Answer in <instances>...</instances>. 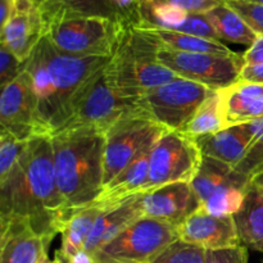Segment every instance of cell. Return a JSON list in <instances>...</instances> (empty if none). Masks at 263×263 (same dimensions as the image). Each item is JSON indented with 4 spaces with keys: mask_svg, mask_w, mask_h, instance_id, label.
Wrapping results in <instances>:
<instances>
[{
    "mask_svg": "<svg viewBox=\"0 0 263 263\" xmlns=\"http://www.w3.org/2000/svg\"><path fill=\"white\" fill-rule=\"evenodd\" d=\"M235 168L249 179H252L256 172L263 168V134L251 144L244 159Z\"/></svg>",
    "mask_w": 263,
    "mask_h": 263,
    "instance_id": "836d02e7",
    "label": "cell"
},
{
    "mask_svg": "<svg viewBox=\"0 0 263 263\" xmlns=\"http://www.w3.org/2000/svg\"><path fill=\"white\" fill-rule=\"evenodd\" d=\"M139 28L148 33L153 40L159 44L163 49L185 53H208V54H234L235 51L226 46L222 41L213 39L199 37V36L187 35L177 31L164 30V28L151 26L148 23H141Z\"/></svg>",
    "mask_w": 263,
    "mask_h": 263,
    "instance_id": "603a6c76",
    "label": "cell"
},
{
    "mask_svg": "<svg viewBox=\"0 0 263 263\" xmlns=\"http://www.w3.org/2000/svg\"><path fill=\"white\" fill-rule=\"evenodd\" d=\"M203 156L236 167L246 157L252 140L243 125L229 126L218 133L195 139Z\"/></svg>",
    "mask_w": 263,
    "mask_h": 263,
    "instance_id": "44dd1931",
    "label": "cell"
},
{
    "mask_svg": "<svg viewBox=\"0 0 263 263\" xmlns=\"http://www.w3.org/2000/svg\"><path fill=\"white\" fill-rule=\"evenodd\" d=\"M157 58L179 77L198 82L212 90L225 89L239 81L246 66L243 54L185 53L159 49Z\"/></svg>",
    "mask_w": 263,
    "mask_h": 263,
    "instance_id": "30bf717a",
    "label": "cell"
},
{
    "mask_svg": "<svg viewBox=\"0 0 263 263\" xmlns=\"http://www.w3.org/2000/svg\"><path fill=\"white\" fill-rule=\"evenodd\" d=\"M243 58L246 64L263 63V35L258 36L256 41L244 51Z\"/></svg>",
    "mask_w": 263,
    "mask_h": 263,
    "instance_id": "8d00e7d4",
    "label": "cell"
},
{
    "mask_svg": "<svg viewBox=\"0 0 263 263\" xmlns=\"http://www.w3.org/2000/svg\"><path fill=\"white\" fill-rule=\"evenodd\" d=\"M207 249L182 240H176L151 263H205Z\"/></svg>",
    "mask_w": 263,
    "mask_h": 263,
    "instance_id": "f1b7e54d",
    "label": "cell"
},
{
    "mask_svg": "<svg viewBox=\"0 0 263 263\" xmlns=\"http://www.w3.org/2000/svg\"><path fill=\"white\" fill-rule=\"evenodd\" d=\"M151 152L152 148L143 152L133 163L128 164L109 184L105 185L100 197L95 200L103 210L120 205L130 198L144 193L149 177Z\"/></svg>",
    "mask_w": 263,
    "mask_h": 263,
    "instance_id": "e0dca14e",
    "label": "cell"
},
{
    "mask_svg": "<svg viewBox=\"0 0 263 263\" xmlns=\"http://www.w3.org/2000/svg\"><path fill=\"white\" fill-rule=\"evenodd\" d=\"M153 4H171L186 10L187 13L205 14L218 5L225 4L226 0H151Z\"/></svg>",
    "mask_w": 263,
    "mask_h": 263,
    "instance_id": "d590c367",
    "label": "cell"
},
{
    "mask_svg": "<svg viewBox=\"0 0 263 263\" xmlns=\"http://www.w3.org/2000/svg\"><path fill=\"white\" fill-rule=\"evenodd\" d=\"M177 32L187 33V35L199 36V37L213 39V40H220V36L216 32L213 26L205 17V14H198V13H189L186 21L177 28Z\"/></svg>",
    "mask_w": 263,
    "mask_h": 263,
    "instance_id": "1f68e13d",
    "label": "cell"
},
{
    "mask_svg": "<svg viewBox=\"0 0 263 263\" xmlns=\"http://www.w3.org/2000/svg\"><path fill=\"white\" fill-rule=\"evenodd\" d=\"M205 17L218 33L221 41L226 40L229 43L247 45L249 48L258 37V35L247 25L246 21L226 3L205 13Z\"/></svg>",
    "mask_w": 263,
    "mask_h": 263,
    "instance_id": "484cf974",
    "label": "cell"
},
{
    "mask_svg": "<svg viewBox=\"0 0 263 263\" xmlns=\"http://www.w3.org/2000/svg\"><path fill=\"white\" fill-rule=\"evenodd\" d=\"M110 58L66 53L43 36L26 62L25 71L37 98V118L44 135L61 131L76 95Z\"/></svg>",
    "mask_w": 263,
    "mask_h": 263,
    "instance_id": "7a4b0ae2",
    "label": "cell"
},
{
    "mask_svg": "<svg viewBox=\"0 0 263 263\" xmlns=\"http://www.w3.org/2000/svg\"><path fill=\"white\" fill-rule=\"evenodd\" d=\"M205 263H248V251L243 244L230 248L208 249Z\"/></svg>",
    "mask_w": 263,
    "mask_h": 263,
    "instance_id": "e575fe53",
    "label": "cell"
},
{
    "mask_svg": "<svg viewBox=\"0 0 263 263\" xmlns=\"http://www.w3.org/2000/svg\"><path fill=\"white\" fill-rule=\"evenodd\" d=\"M97 261V259H95ZM97 263H133V262H123V261H115V259H102V261H97Z\"/></svg>",
    "mask_w": 263,
    "mask_h": 263,
    "instance_id": "7bdbcfd3",
    "label": "cell"
},
{
    "mask_svg": "<svg viewBox=\"0 0 263 263\" xmlns=\"http://www.w3.org/2000/svg\"><path fill=\"white\" fill-rule=\"evenodd\" d=\"M67 263H97V261H95V257L92 254L82 249V251H79L76 254H73Z\"/></svg>",
    "mask_w": 263,
    "mask_h": 263,
    "instance_id": "ab89813d",
    "label": "cell"
},
{
    "mask_svg": "<svg viewBox=\"0 0 263 263\" xmlns=\"http://www.w3.org/2000/svg\"><path fill=\"white\" fill-rule=\"evenodd\" d=\"M213 90L198 82L176 79L141 98V105L168 131H181Z\"/></svg>",
    "mask_w": 263,
    "mask_h": 263,
    "instance_id": "8fae6325",
    "label": "cell"
},
{
    "mask_svg": "<svg viewBox=\"0 0 263 263\" xmlns=\"http://www.w3.org/2000/svg\"><path fill=\"white\" fill-rule=\"evenodd\" d=\"M44 36L59 50L76 55L112 57L122 23L98 15H43Z\"/></svg>",
    "mask_w": 263,
    "mask_h": 263,
    "instance_id": "5b68a950",
    "label": "cell"
},
{
    "mask_svg": "<svg viewBox=\"0 0 263 263\" xmlns=\"http://www.w3.org/2000/svg\"><path fill=\"white\" fill-rule=\"evenodd\" d=\"M179 239L204 249H222L240 246L234 217H217L202 208L177 225Z\"/></svg>",
    "mask_w": 263,
    "mask_h": 263,
    "instance_id": "9a60e30c",
    "label": "cell"
},
{
    "mask_svg": "<svg viewBox=\"0 0 263 263\" xmlns=\"http://www.w3.org/2000/svg\"><path fill=\"white\" fill-rule=\"evenodd\" d=\"M148 115L117 121L104 131V186L167 133Z\"/></svg>",
    "mask_w": 263,
    "mask_h": 263,
    "instance_id": "52a82bcc",
    "label": "cell"
},
{
    "mask_svg": "<svg viewBox=\"0 0 263 263\" xmlns=\"http://www.w3.org/2000/svg\"><path fill=\"white\" fill-rule=\"evenodd\" d=\"M241 2H251V3H256V4L263 5V0H241Z\"/></svg>",
    "mask_w": 263,
    "mask_h": 263,
    "instance_id": "ee69618b",
    "label": "cell"
},
{
    "mask_svg": "<svg viewBox=\"0 0 263 263\" xmlns=\"http://www.w3.org/2000/svg\"><path fill=\"white\" fill-rule=\"evenodd\" d=\"M240 243L263 253V189L251 182L241 208L233 216Z\"/></svg>",
    "mask_w": 263,
    "mask_h": 263,
    "instance_id": "7402d4cb",
    "label": "cell"
},
{
    "mask_svg": "<svg viewBox=\"0 0 263 263\" xmlns=\"http://www.w3.org/2000/svg\"><path fill=\"white\" fill-rule=\"evenodd\" d=\"M0 218L21 217L36 234L53 240L73 213L57 181L50 136H35L7 177L0 180Z\"/></svg>",
    "mask_w": 263,
    "mask_h": 263,
    "instance_id": "6da1fadb",
    "label": "cell"
},
{
    "mask_svg": "<svg viewBox=\"0 0 263 263\" xmlns=\"http://www.w3.org/2000/svg\"><path fill=\"white\" fill-rule=\"evenodd\" d=\"M50 138L59 190L73 213L94 203L104 189V131L77 127Z\"/></svg>",
    "mask_w": 263,
    "mask_h": 263,
    "instance_id": "3957f363",
    "label": "cell"
},
{
    "mask_svg": "<svg viewBox=\"0 0 263 263\" xmlns=\"http://www.w3.org/2000/svg\"><path fill=\"white\" fill-rule=\"evenodd\" d=\"M0 226V263H39L48 253L51 240L36 234L25 218H4Z\"/></svg>",
    "mask_w": 263,
    "mask_h": 263,
    "instance_id": "2e32d148",
    "label": "cell"
},
{
    "mask_svg": "<svg viewBox=\"0 0 263 263\" xmlns=\"http://www.w3.org/2000/svg\"><path fill=\"white\" fill-rule=\"evenodd\" d=\"M44 36L40 8L33 0H15L14 10L2 26L0 45L26 63Z\"/></svg>",
    "mask_w": 263,
    "mask_h": 263,
    "instance_id": "4fadbf2b",
    "label": "cell"
},
{
    "mask_svg": "<svg viewBox=\"0 0 263 263\" xmlns=\"http://www.w3.org/2000/svg\"><path fill=\"white\" fill-rule=\"evenodd\" d=\"M226 4L235 10L257 35H263V5L241 0H226Z\"/></svg>",
    "mask_w": 263,
    "mask_h": 263,
    "instance_id": "4dcf8cb0",
    "label": "cell"
},
{
    "mask_svg": "<svg viewBox=\"0 0 263 263\" xmlns=\"http://www.w3.org/2000/svg\"><path fill=\"white\" fill-rule=\"evenodd\" d=\"M229 127L226 122L225 110H223L222 92L220 90H213L210 97L198 108L189 122L184 126L180 133L190 136L193 139L200 136L218 133Z\"/></svg>",
    "mask_w": 263,
    "mask_h": 263,
    "instance_id": "d4e9b609",
    "label": "cell"
},
{
    "mask_svg": "<svg viewBox=\"0 0 263 263\" xmlns=\"http://www.w3.org/2000/svg\"><path fill=\"white\" fill-rule=\"evenodd\" d=\"M107 66L98 71L76 95L68 120L61 131L77 127H97L105 131L123 118L148 115L141 105V99H127L115 89L107 74Z\"/></svg>",
    "mask_w": 263,
    "mask_h": 263,
    "instance_id": "8992f818",
    "label": "cell"
},
{
    "mask_svg": "<svg viewBox=\"0 0 263 263\" xmlns=\"http://www.w3.org/2000/svg\"><path fill=\"white\" fill-rule=\"evenodd\" d=\"M251 179L236 171L235 167L205 156H203L199 170L190 182L200 207L218 190L230 186L247 189Z\"/></svg>",
    "mask_w": 263,
    "mask_h": 263,
    "instance_id": "ffe728a7",
    "label": "cell"
},
{
    "mask_svg": "<svg viewBox=\"0 0 263 263\" xmlns=\"http://www.w3.org/2000/svg\"><path fill=\"white\" fill-rule=\"evenodd\" d=\"M40 8L41 15L77 14L98 15L117 21L110 0H33Z\"/></svg>",
    "mask_w": 263,
    "mask_h": 263,
    "instance_id": "4316f807",
    "label": "cell"
},
{
    "mask_svg": "<svg viewBox=\"0 0 263 263\" xmlns=\"http://www.w3.org/2000/svg\"><path fill=\"white\" fill-rule=\"evenodd\" d=\"M239 80L248 82L263 84V63L246 64L240 72Z\"/></svg>",
    "mask_w": 263,
    "mask_h": 263,
    "instance_id": "74e56055",
    "label": "cell"
},
{
    "mask_svg": "<svg viewBox=\"0 0 263 263\" xmlns=\"http://www.w3.org/2000/svg\"><path fill=\"white\" fill-rule=\"evenodd\" d=\"M140 194L130 198L120 205L104 210L95 221V225L85 244V251L94 256L100 248L115 239L121 231L135 222L139 218L144 217L139 204Z\"/></svg>",
    "mask_w": 263,
    "mask_h": 263,
    "instance_id": "ac0fdd59",
    "label": "cell"
},
{
    "mask_svg": "<svg viewBox=\"0 0 263 263\" xmlns=\"http://www.w3.org/2000/svg\"><path fill=\"white\" fill-rule=\"evenodd\" d=\"M251 182H253V184L258 185V186H261L263 189V168L259 170L258 172H256V174L252 176L251 179Z\"/></svg>",
    "mask_w": 263,
    "mask_h": 263,
    "instance_id": "60d3db41",
    "label": "cell"
},
{
    "mask_svg": "<svg viewBox=\"0 0 263 263\" xmlns=\"http://www.w3.org/2000/svg\"><path fill=\"white\" fill-rule=\"evenodd\" d=\"M176 240H179L176 225L157 218L141 217L100 248L94 257L97 261L151 263Z\"/></svg>",
    "mask_w": 263,
    "mask_h": 263,
    "instance_id": "ba28073f",
    "label": "cell"
},
{
    "mask_svg": "<svg viewBox=\"0 0 263 263\" xmlns=\"http://www.w3.org/2000/svg\"><path fill=\"white\" fill-rule=\"evenodd\" d=\"M27 146V141L15 139L8 131L0 133V180L5 179Z\"/></svg>",
    "mask_w": 263,
    "mask_h": 263,
    "instance_id": "f546056e",
    "label": "cell"
},
{
    "mask_svg": "<svg viewBox=\"0 0 263 263\" xmlns=\"http://www.w3.org/2000/svg\"><path fill=\"white\" fill-rule=\"evenodd\" d=\"M247 189L230 186L218 190L200 208L217 217H229V216L233 217L243 205Z\"/></svg>",
    "mask_w": 263,
    "mask_h": 263,
    "instance_id": "83f0119b",
    "label": "cell"
},
{
    "mask_svg": "<svg viewBox=\"0 0 263 263\" xmlns=\"http://www.w3.org/2000/svg\"><path fill=\"white\" fill-rule=\"evenodd\" d=\"M202 158L195 139L180 131H167L152 148L149 177L144 193L176 182L190 184Z\"/></svg>",
    "mask_w": 263,
    "mask_h": 263,
    "instance_id": "9c48e42d",
    "label": "cell"
},
{
    "mask_svg": "<svg viewBox=\"0 0 263 263\" xmlns=\"http://www.w3.org/2000/svg\"><path fill=\"white\" fill-rule=\"evenodd\" d=\"M122 23V22H121ZM159 44L138 26L122 23L107 74L122 97L140 100L152 90L180 79L157 58Z\"/></svg>",
    "mask_w": 263,
    "mask_h": 263,
    "instance_id": "277c9868",
    "label": "cell"
},
{
    "mask_svg": "<svg viewBox=\"0 0 263 263\" xmlns=\"http://www.w3.org/2000/svg\"><path fill=\"white\" fill-rule=\"evenodd\" d=\"M148 2H151V0H143V3H148Z\"/></svg>",
    "mask_w": 263,
    "mask_h": 263,
    "instance_id": "f6af8a7d",
    "label": "cell"
},
{
    "mask_svg": "<svg viewBox=\"0 0 263 263\" xmlns=\"http://www.w3.org/2000/svg\"><path fill=\"white\" fill-rule=\"evenodd\" d=\"M0 125L2 130L8 131L21 141L44 135L37 118V98L30 74L26 71L2 87Z\"/></svg>",
    "mask_w": 263,
    "mask_h": 263,
    "instance_id": "7c38bea8",
    "label": "cell"
},
{
    "mask_svg": "<svg viewBox=\"0 0 263 263\" xmlns=\"http://www.w3.org/2000/svg\"><path fill=\"white\" fill-rule=\"evenodd\" d=\"M103 211L104 210L94 202L87 207L73 212V215L69 217L62 229L61 248L55 252V256L59 257L63 263L68 262L73 254L85 248L95 221Z\"/></svg>",
    "mask_w": 263,
    "mask_h": 263,
    "instance_id": "cb8c5ba5",
    "label": "cell"
},
{
    "mask_svg": "<svg viewBox=\"0 0 263 263\" xmlns=\"http://www.w3.org/2000/svg\"><path fill=\"white\" fill-rule=\"evenodd\" d=\"M39 263H63V261L57 256L54 257V259H50L48 257V253H45L43 257H41V259L39 261Z\"/></svg>",
    "mask_w": 263,
    "mask_h": 263,
    "instance_id": "b9f144b4",
    "label": "cell"
},
{
    "mask_svg": "<svg viewBox=\"0 0 263 263\" xmlns=\"http://www.w3.org/2000/svg\"><path fill=\"white\" fill-rule=\"evenodd\" d=\"M15 0H2L0 4V25H5L14 10Z\"/></svg>",
    "mask_w": 263,
    "mask_h": 263,
    "instance_id": "f35d334b",
    "label": "cell"
},
{
    "mask_svg": "<svg viewBox=\"0 0 263 263\" xmlns=\"http://www.w3.org/2000/svg\"><path fill=\"white\" fill-rule=\"evenodd\" d=\"M228 126L241 125L263 117V84L236 81L221 89Z\"/></svg>",
    "mask_w": 263,
    "mask_h": 263,
    "instance_id": "d6986e66",
    "label": "cell"
},
{
    "mask_svg": "<svg viewBox=\"0 0 263 263\" xmlns=\"http://www.w3.org/2000/svg\"><path fill=\"white\" fill-rule=\"evenodd\" d=\"M26 63L21 62L12 51L0 45V85L10 84L25 71Z\"/></svg>",
    "mask_w": 263,
    "mask_h": 263,
    "instance_id": "d6a6232c",
    "label": "cell"
},
{
    "mask_svg": "<svg viewBox=\"0 0 263 263\" xmlns=\"http://www.w3.org/2000/svg\"><path fill=\"white\" fill-rule=\"evenodd\" d=\"M144 217L180 225L187 216L200 208V203L189 182L163 185L139 197Z\"/></svg>",
    "mask_w": 263,
    "mask_h": 263,
    "instance_id": "5bb4252c",
    "label": "cell"
}]
</instances>
